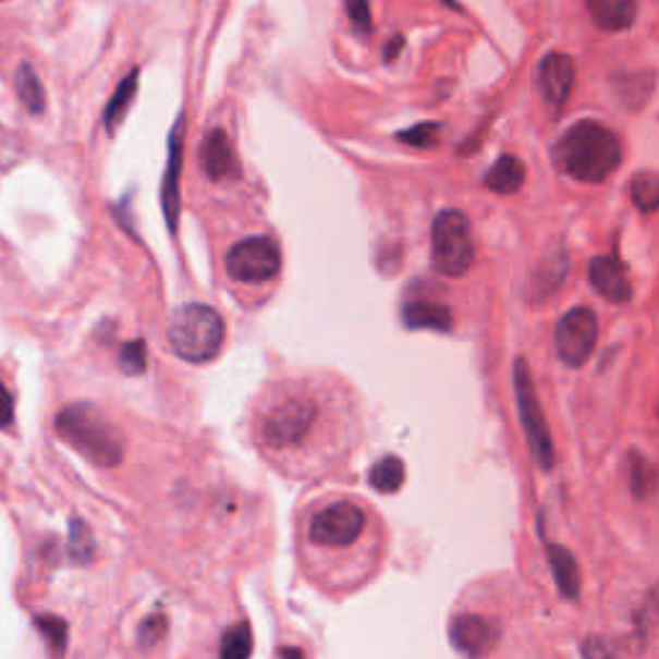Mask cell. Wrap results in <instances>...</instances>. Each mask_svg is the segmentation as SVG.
I'll use <instances>...</instances> for the list:
<instances>
[{"label": "cell", "instance_id": "obj_1", "mask_svg": "<svg viewBox=\"0 0 659 659\" xmlns=\"http://www.w3.org/2000/svg\"><path fill=\"white\" fill-rule=\"evenodd\" d=\"M623 150L615 132L606 124L583 119L559 134L551 147V162L559 173L579 183H600L621 166Z\"/></svg>", "mask_w": 659, "mask_h": 659}, {"label": "cell", "instance_id": "obj_2", "mask_svg": "<svg viewBox=\"0 0 659 659\" xmlns=\"http://www.w3.org/2000/svg\"><path fill=\"white\" fill-rule=\"evenodd\" d=\"M57 436L65 441L70 449L81 453L88 464L101 466H117L124 456V438L119 428L106 417L101 410L88 405V402H75L62 410L54 417Z\"/></svg>", "mask_w": 659, "mask_h": 659}, {"label": "cell", "instance_id": "obj_3", "mask_svg": "<svg viewBox=\"0 0 659 659\" xmlns=\"http://www.w3.org/2000/svg\"><path fill=\"white\" fill-rule=\"evenodd\" d=\"M322 420V407L309 394H289L273 402L260 425V441L276 456H292L307 449L317 423Z\"/></svg>", "mask_w": 659, "mask_h": 659}, {"label": "cell", "instance_id": "obj_4", "mask_svg": "<svg viewBox=\"0 0 659 659\" xmlns=\"http://www.w3.org/2000/svg\"><path fill=\"white\" fill-rule=\"evenodd\" d=\"M170 349L188 364H207L224 345V320L209 304H183L168 325Z\"/></svg>", "mask_w": 659, "mask_h": 659}, {"label": "cell", "instance_id": "obj_5", "mask_svg": "<svg viewBox=\"0 0 659 659\" xmlns=\"http://www.w3.org/2000/svg\"><path fill=\"white\" fill-rule=\"evenodd\" d=\"M434 266L443 276H464L474 266V240L469 219L456 209L438 211L430 227Z\"/></svg>", "mask_w": 659, "mask_h": 659}, {"label": "cell", "instance_id": "obj_6", "mask_svg": "<svg viewBox=\"0 0 659 659\" xmlns=\"http://www.w3.org/2000/svg\"><path fill=\"white\" fill-rule=\"evenodd\" d=\"M513 385H515V400H518L523 434H526L530 446V456H534L538 469L551 472V466H554V443H551L547 417H544L541 402H538L536 387L534 381H530V371L523 358L515 361L513 366Z\"/></svg>", "mask_w": 659, "mask_h": 659}, {"label": "cell", "instance_id": "obj_7", "mask_svg": "<svg viewBox=\"0 0 659 659\" xmlns=\"http://www.w3.org/2000/svg\"><path fill=\"white\" fill-rule=\"evenodd\" d=\"M366 528L364 508L353 500H338L317 510L309 521V541L315 547L343 549L356 544Z\"/></svg>", "mask_w": 659, "mask_h": 659}, {"label": "cell", "instance_id": "obj_8", "mask_svg": "<svg viewBox=\"0 0 659 659\" xmlns=\"http://www.w3.org/2000/svg\"><path fill=\"white\" fill-rule=\"evenodd\" d=\"M227 273L240 283H266L273 281L281 271V247L266 235H253L227 253Z\"/></svg>", "mask_w": 659, "mask_h": 659}, {"label": "cell", "instance_id": "obj_9", "mask_svg": "<svg viewBox=\"0 0 659 659\" xmlns=\"http://www.w3.org/2000/svg\"><path fill=\"white\" fill-rule=\"evenodd\" d=\"M595 343H598V317H595V312L587 307L564 312L554 330L557 356L570 368H577L593 356Z\"/></svg>", "mask_w": 659, "mask_h": 659}, {"label": "cell", "instance_id": "obj_10", "mask_svg": "<svg viewBox=\"0 0 659 659\" xmlns=\"http://www.w3.org/2000/svg\"><path fill=\"white\" fill-rule=\"evenodd\" d=\"M451 644L466 659H485L500 642V626L479 613H459L451 619Z\"/></svg>", "mask_w": 659, "mask_h": 659}, {"label": "cell", "instance_id": "obj_11", "mask_svg": "<svg viewBox=\"0 0 659 659\" xmlns=\"http://www.w3.org/2000/svg\"><path fill=\"white\" fill-rule=\"evenodd\" d=\"M183 145H186V124H183V113H179V119H175L173 130H170V137H168V168H166V179H162V215H166L170 232L179 230Z\"/></svg>", "mask_w": 659, "mask_h": 659}, {"label": "cell", "instance_id": "obj_12", "mask_svg": "<svg viewBox=\"0 0 659 659\" xmlns=\"http://www.w3.org/2000/svg\"><path fill=\"white\" fill-rule=\"evenodd\" d=\"M536 83L547 103L562 109L572 94V85H575V62H572V57L564 52H549L538 62Z\"/></svg>", "mask_w": 659, "mask_h": 659}, {"label": "cell", "instance_id": "obj_13", "mask_svg": "<svg viewBox=\"0 0 659 659\" xmlns=\"http://www.w3.org/2000/svg\"><path fill=\"white\" fill-rule=\"evenodd\" d=\"M587 276H590L595 292L606 296L608 302L623 304L632 300V283H629V276L619 264V258H613V255H598V258H593Z\"/></svg>", "mask_w": 659, "mask_h": 659}, {"label": "cell", "instance_id": "obj_14", "mask_svg": "<svg viewBox=\"0 0 659 659\" xmlns=\"http://www.w3.org/2000/svg\"><path fill=\"white\" fill-rule=\"evenodd\" d=\"M202 162H204V173H207L211 181L235 179L237 158H235V150H232L230 134L219 130V126L217 130H211L202 142Z\"/></svg>", "mask_w": 659, "mask_h": 659}, {"label": "cell", "instance_id": "obj_15", "mask_svg": "<svg viewBox=\"0 0 659 659\" xmlns=\"http://www.w3.org/2000/svg\"><path fill=\"white\" fill-rule=\"evenodd\" d=\"M593 24L603 32H626L636 21L639 0H585Z\"/></svg>", "mask_w": 659, "mask_h": 659}, {"label": "cell", "instance_id": "obj_16", "mask_svg": "<svg viewBox=\"0 0 659 659\" xmlns=\"http://www.w3.org/2000/svg\"><path fill=\"white\" fill-rule=\"evenodd\" d=\"M402 320L410 330H438L449 332L453 328L451 309L446 304L430 300H413L402 307Z\"/></svg>", "mask_w": 659, "mask_h": 659}, {"label": "cell", "instance_id": "obj_17", "mask_svg": "<svg viewBox=\"0 0 659 659\" xmlns=\"http://www.w3.org/2000/svg\"><path fill=\"white\" fill-rule=\"evenodd\" d=\"M526 181V168L515 155H500L485 173V186L500 196L518 194Z\"/></svg>", "mask_w": 659, "mask_h": 659}, {"label": "cell", "instance_id": "obj_18", "mask_svg": "<svg viewBox=\"0 0 659 659\" xmlns=\"http://www.w3.org/2000/svg\"><path fill=\"white\" fill-rule=\"evenodd\" d=\"M547 557H549L551 575H554V583L559 587V593H562L566 600H577L579 598L577 559L572 557V551H566L564 547H557V544H549Z\"/></svg>", "mask_w": 659, "mask_h": 659}, {"label": "cell", "instance_id": "obj_19", "mask_svg": "<svg viewBox=\"0 0 659 659\" xmlns=\"http://www.w3.org/2000/svg\"><path fill=\"white\" fill-rule=\"evenodd\" d=\"M651 88H655V75L651 73H621L613 77V94L626 109H642L649 101Z\"/></svg>", "mask_w": 659, "mask_h": 659}, {"label": "cell", "instance_id": "obj_20", "mask_svg": "<svg viewBox=\"0 0 659 659\" xmlns=\"http://www.w3.org/2000/svg\"><path fill=\"white\" fill-rule=\"evenodd\" d=\"M137 88H139V70H132V73L126 75L122 83H119V88L113 90L109 103H106L103 124H106V130H109V134L119 130V124H122L126 111H130L134 96H137Z\"/></svg>", "mask_w": 659, "mask_h": 659}, {"label": "cell", "instance_id": "obj_21", "mask_svg": "<svg viewBox=\"0 0 659 659\" xmlns=\"http://www.w3.org/2000/svg\"><path fill=\"white\" fill-rule=\"evenodd\" d=\"M13 85H16V94L21 98V103L26 106L28 113H41L47 106V94L45 85H41L37 70H34L28 62H21L16 68V75H13Z\"/></svg>", "mask_w": 659, "mask_h": 659}, {"label": "cell", "instance_id": "obj_22", "mask_svg": "<svg viewBox=\"0 0 659 659\" xmlns=\"http://www.w3.org/2000/svg\"><path fill=\"white\" fill-rule=\"evenodd\" d=\"M566 268H570V260H566L564 253L549 255L541 266L536 268L534 273V296L538 302L547 300L549 294H554L559 286H562Z\"/></svg>", "mask_w": 659, "mask_h": 659}, {"label": "cell", "instance_id": "obj_23", "mask_svg": "<svg viewBox=\"0 0 659 659\" xmlns=\"http://www.w3.org/2000/svg\"><path fill=\"white\" fill-rule=\"evenodd\" d=\"M368 481H371V487L377 492L392 495L400 490L402 481H405V464L396 456L379 459V462L371 466V472H368Z\"/></svg>", "mask_w": 659, "mask_h": 659}, {"label": "cell", "instance_id": "obj_24", "mask_svg": "<svg viewBox=\"0 0 659 659\" xmlns=\"http://www.w3.org/2000/svg\"><path fill=\"white\" fill-rule=\"evenodd\" d=\"M629 474H632V492L636 498L647 500L657 492L659 487V472L657 466L644 459L642 453H632V466H629Z\"/></svg>", "mask_w": 659, "mask_h": 659}, {"label": "cell", "instance_id": "obj_25", "mask_svg": "<svg viewBox=\"0 0 659 659\" xmlns=\"http://www.w3.org/2000/svg\"><path fill=\"white\" fill-rule=\"evenodd\" d=\"M632 202L636 209L644 211V215H651V211L659 209V175L657 173L644 170V173L634 175Z\"/></svg>", "mask_w": 659, "mask_h": 659}, {"label": "cell", "instance_id": "obj_26", "mask_svg": "<svg viewBox=\"0 0 659 659\" xmlns=\"http://www.w3.org/2000/svg\"><path fill=\"white\" fill-rule=\"evenodd\" d=\"M253 655V634L247 623H237L222 636V649L219 659H251Z\"/></svg>", "mask_w": 659, "mask_h": 659}, {"label": "cell", "instance_id": "obj_27", "mask_svg": "<svg viewBox=\"0 0 659 659\" xmlns=\"http://www.w3.org/2000/svg\"><path fill=\"white\" fill-rule=\"evenodd\" d=\"M37 626H39V634L45 636L49 655L54 651V659H60L62 655H65V647H68L65 621L57 619V615H41V619H37Z\"/></svg>", "mask_w": 659, "mask_h": 659}, {"label": "cell", "instance_id": "obj_28", "mask_svg": "<svg viewBox=\"0 0 659 659\" xmlns=\"http://www.w3.org/2000/svg\"><path fill=\"white\" fill-rule=\"evenodd\" d=\"M438 137H441V124L438 122H423L415 124L413 130L396 132V139L405 142L410 147H436Z\"/></svg>", "mask_w": 659, "mask_h": 659}, {"label": "cell", "instance_id": "obj_29", "mask_svg": "<svg viewBox=\"0 0 659 659\" xmlns=\"http://www.w3.org/2000/svg\"><path fill=\"white\" fill-rule=\"evenodd\" d=\"M70 551H73L77 562H88L94 557V536H90L83 521L70 523Z\"/></svg>", "mask_w": 659, "mask_h": 659}, {"label": "cell", "instance_id": "obj_30", "mask_svg": "<svg viewBox=\"0 0 659 659\" xmlns=\"http://www.w3.org/2000/svg\"><path fill=\"white\" fill-rule=\"evenodd\" d=\"M119 366L124 368L126 374H142L147 368V349L142 340H130V343L122 345V353H119Z\"/></svg>", "mask_w": 659, "mask_h": 659}, {"label": "cell", "instance_id": "obj_31", "mask_svg": "<svg viewBox=\"0 0 659 659\" xmlns=\"http://www.w3.org/2000/svg\"><path fill=\"white\" fill-rule=\"evenodd\" d=\"M345 13H349L351 24L358 34H364V37L371 34L374 21H371V3H368V0H345Z\"/></svg>", "mask_w": 659, "mask_h": 659}, {"label": "cell", "instance_id": "obj_32", "mask_svg": "<svg viewBox=\"0 0 659 659\" xmlns=\"http://www.w3.org/2000/svg\"><path fill=\"white\" fill-rule=\"evenodd\" d=\"M166 634V619L162 615H150L139 629V647L150 649L160 642V636Z\"/></svg>", "mask_w": 659, "mask_h": 659}, {"label": "cell", "instance_id": "obj_33", "mask_svg": "<svg viewBox=\"0 0 659 659\" xmlns=\"http://www.w3.org/2000/svg\"><path fill=\"white\" fill-rule=\"evenodd\" d=\"M583 659H621L603 636H587L583 642Z\"/></svg>", "mask_w": 659, "mask_h": 659}, {"label": "cell", "instance_id": "obj_34", "mask_svg": "<svg viewBox=\"0 0 659 659\" xmlns=\"http://www.w3.org/2000/svg\"><path fill=\"white\" fill-rule=\"evenodd\" d=\"M13 423V400L9 389L0 385V428H9Z\"/></svg>", "mask_w": 659, "mask_h": 659}, {"label": "cell", "instance_id": "obj_35", "mask_svg": "<svg viewBox=\"0 0 659 659\" xmlns=\"http://www.w3.org/2000/svg\"><path fill=\"white\" fill-rule=\"evenodd\" d=\"M402 47H405V37H400V34H396L394 39H389V45L385 49V60L387 62H394L396 54L402 52Z\"/></svg>", "mask_w": 659, "mask_h": 659}, {"label": "cell", "instance_id": "obj_36", "mask_svg": "<svg viewBox=\"0 0 659 659\" xmlns=\"http://www.w3.org/2000/svg\"><path fill=\"white\" fill-rule=\"evenodd\" d=\"M279 659H307V657L302 655V649H296V647H283Z\"/></svg>", "mask_w": 659, "mask_h": 659}, {"label": "cell", "instance_id": "obj_37", "mask_svg": "<svg viewBox=\"0 0 659 659\" xmlns=\"http://www.w3.org/2000/svg\"><path fill=\"white\" fill-rule=\"evenodd\" d=\"M651 608H655L657 615H659V585H657V590L651 593Z\"/></svg>", "mask_w": 659, "mask_h": 659}, {"label": "cell", "instance_id": "obj_38", "mask_svg": "<svg viewBox=\"0 0 659 659\" xmlns=\"http://www.w3.org/2000/svg\"><path fill=\"white\" fill-rule=\"evenodd\" d=\"M441 3H446V5H449V9H456V11H459V9H462V5H459V3H456V0H441Z\"/></svg>", "mask_w": 659, "mask_h": 659}]
</instances>
